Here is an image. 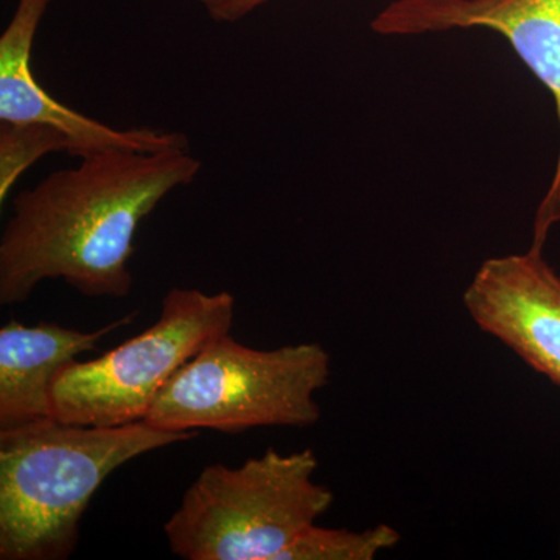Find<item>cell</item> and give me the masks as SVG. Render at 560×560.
<instances>
[{"label": "cell", "mask_w": 560, "mask_h": 560, "mask_svg": "<svg viewBox=\"0 0 560 560\" xmlns=\"http://www.w3.org/2000/svg\"><path fill=\"white\" fill-rule=\"evenodd\" d=\"M559 552H560V540H559Z\"/></svg>", "instance_id": "4fadbf2b"}, {"label": "cell", "mask_w": 560, "mask_h": 560, "mask_svg": "<svg viewBox=\"0 0 560 560\" xmlns=\"http://www.w3.org/2000/svg\"><path fill=\"white\" fill-rule=\"evenodd\" d=\"M197 434L145 420L92 427L54 418L0 430V559H68L84 511L114 470Z\"/></svg>", "instance_id": "7a4b0ae2"}, {"label": "cell", "mask_w": 560, "mask_h": 560, "mask_svg": "<svg viewBox=\"0 0 560 560\" xmlns=\"http://www.w3.org/2000/svg\"><path fill=\"white\" fill-rule=\"evenodd\" d=\"M80 158V147L68 132L40 124L0 125V201H5L18 178L36 161L50 153Z\"/></svg>", "instance_id": "8fae6325"}, {"label": "cell", "mask_w": 560, "mask_h": 560, "mask_svg": "<svg viewBox=\"0 0 560 560\" xmlns=\"http://www.w3.org/2000/svg\"><path fill=\"white\" fill-rule=\"evenodd\" d=\"M463 304L485 334L560 388V276L541 248L482 261Z\"/></svg>", "instance_id": "52a82bcc"}, {"label": "cell", "mask_w": 560, "mask_h": 560, "mask_svg": "<svg viewBox=\"0 0 560 560\" xmlns=\"http://www.w3.org/2000/svg\"><path fill=\"white\" fill-rule=\"evenodd\" d=\"M50 0H20L9 27L0 36V120L40 124L68 132L80 147V158L106 149L142 151L189 150L179 132L114 130L55 101L36 81L32 49Z\"/></svg>", "instance_id": "ba28073f"}, {"label": "cell", "mask_w": 560, "mask_h": 560, "mask_svg": "<svg viewBox=\"0 0 560 560\" xmlns=\"http://www.w3.org/2000/svg\"><path fill=\"white\" fill-rule=\"evenodd\" d=\"M399 530L377 525L363 530L313 525L280 555L279 560H372L399 545Z\"/></svg>", "instance_id": "30bf717a"}, {"label": "cell", "mask_w": 560, "mask_h": 560, "mask_svg": "<svg viewBox=\"0 0 560 560\" xmlns=\"http://www.w3.org/2000/svg\"><path fill=\"white\" fill-rule=\"evenodd\" d=\"M132 319L135 315H128L94 331L50 323L25 326L16 319L2 326L0 430L54 418L51 386L58 372L81 353L97 349L106 335L127 326Z\"/></svg>", "instance_id": "9c48e42d"}, {"label": "cell", "mask_w": 560, "mask_h": 560, "mask_svg": "<svg viewBox=\"0 0 560 560\" xmlns=\"http://www.w3.org/2000/svg\"><path fill=\"white\" fill-rule=\"evenodd\" d=\"M381 35H422L453 28L500 33L536 79L551 92L560 128V0H394L372 21ZM560 219L558 167L536 220L534 246L544 248Z\"/></svg>", "instance_id": "8992f818"}, {"label": "cell", "mask_w": 560, "mask_h": 560, "mask_svg": "<svg viewBox=\"0 0 560 560\" xmlns=\"http://www.w3.org/2000/svg\"><path fill=\"white\" fill-rule=\"evenodd\" d=\"M234 312V296L226 291H168L160 319L149 329L58 372L51 386L54 418L92 427L145 420L173 375L210 342L231 334Z\"/></svg>", "instance_id": "5b68a950"}, {"label": "cell", "mask_w": 560, "mask_h": 560, "mask_svg": "<svg viewBox=\"0 0 560 560\" xmlns=\"http://www.w3.org/2000/svg\"><path fill=\"white\" fill-rule=\"evenodd\" d=\"M330 375L331 357L319 342L257 350L226 334L173 375L145 422L167 431L304 429L320 419L315 396Z\"/></svg>", "instance_id": "277c9868"}, {"label": "cell", "mask_w": 560, "mask_h": 560, "mask_svg": "<svg viewBox=\"0 0 560 560\" xmlns=\"http://www.w3.org/2000/svg\"><path fill=\"white\" fill-rule=\"evenodd\" d=\"M318 466L311 448H268L238 467H206L164 525L173 555L187 560H279L334 504V492L313 480Z\"/></svg>", "instance_id": "3957f363"}, {"label": "cell", "mask_w": 560, "mask_h": 560, "mask_svg": "<svg viewBox=\"0 0 560 560\" xmlns=\"http://www.w3.org/2000/svg\"><path fill=\"white\" fill-rule=\"evenodd\" d=\"M18 195L0 238V304H22L43 280L92 298H125L135 235L201 162L187 150L106 149Z\"/></svg>", "instance_id": "6da1fadb"}, {"label": "cell", "mask_w": 560, "mask_h": 560, "mask_svg": "<svg viewBox=\"0 0 560 560\" xmlns=\"http://www.w3.org/2000/svg\"><path fill=\"white\" fill-rule=\"evenodd\" d=\"M265 2H268V0H221L228 13L238 18V20Z\"/></svg>", "instance_id": "7c38bea8"}]
</instances>
